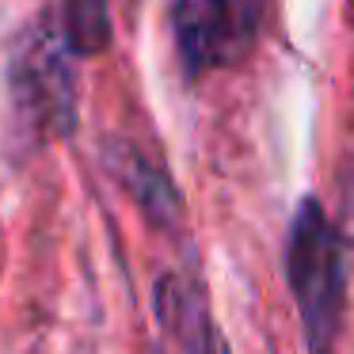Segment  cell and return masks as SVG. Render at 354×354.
<instances>
[{
  "mask_svg": "<svg viewBox=\"0 0 354 354\" xmlns=\"http://www.w3.org/2000/svg\"><path fill=\"white\" fill-rule=\"evenodd\" d=\"M286 278L293 305L301 313L305 343L313 354H331L343 324V232L320 206V198H305L290 221L286 236Z\"/></svg>",
  "mask_w": 354,
  "mask_h": 354,
  "instance_id": "obj_1",
  "label": "cell"
},
{
  "mask_svg": "<svg viewBox=\"0 0 354 354\" xmlns=\"http://www.w3.org/2000/svg\"><path fill=\"white\" fill-rule=\"evenodd\" d=\"M171 39L191 80L236 69L259 46L267 0H168Z\"/></svg>",
  "mask_w": 354,
  "mask_h": 354,
  "instance_id": "obj_2",
  "label": "cell"
},
{
  "mask_svg": "<svg viewBox=\"0 0 354 354\" xmlns=\"http://www.w3.org/2000/svg\"><path fill=\"white\" fill-rule=\"evenodd\" d=\"M12 95L35 130L69 133L77 126V77L73 46L62 27L35 24L12 57Z\"/></svg>",
  "mask_w": 354,
  "mask_h": 354,
  "instance_id": "obj_3",
  "label": "cell"
},
{
  "mask_svg": "<svg viewBox=\"0 0 354 354\" xmlns=\"http://www.w3.org/2000/svg\"><path fill=\"white\" fill-rule=\"evenodd\" d=\"M103 160H107L111 176L130 191V198L138 202L156 225H176L179 221L183 206H179L176 187L168 183V176H164L145 153H138V149L126 145V141H111V145L103 149Z\"/></svg>",
  "mask_w": 354,
  "mask_h": 354,
  "instance_id": "obj_4",
  "label": "cell"
},
{
  "mask_svg": "<svg viewBox=\"0 0 354 354\" xmlns=\"http://www.w3.org/2000/svg\"><path fill=\"white\" fill-rule=\"evenodd\" d=\"M62 31L69 39L73 54H103L111 42V0H65Z\"/></svg>",
  "mask_w": 354,
  "mask_h": 354,
  "instance_id": "obj_5",
  "label": "cell"
},
{
  "mask_svg": "<svg viewBox=\"0 0 354 354\" xmlns=\"http://www.w3.org/2000/svg\"><path fill=\"white\" fill-rule=\"evenodd\" d=\"M168 301L176 305L171 313V328L179 331L187 354H229L225 335H217L209 316L198 308V301L191 297V290H168Z\"/></svg>",
  "mask_w": 354,
  "mask_h": 354,
  "instance_id": "obj_6",
  "label": "cell"
}]
</instances>
